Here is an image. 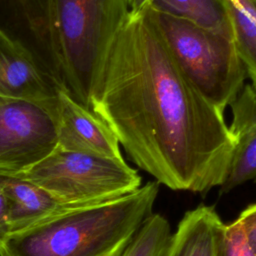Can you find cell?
<instances>
[{
    "label": "cell",
    "mask_w": 256,
    "mask_h": 256,
    "mask_svg": "<svg viewBox=\"0 0 256 256\" xmlns=\"http://www.w3.org/2000/svg\"><path fill=\"white\" fill-rule=\"evenodd\" d=\"M0 96L53 105L56 84H52L32 53L0 29Z\"/></svg>",
    "instance_id": "cell-8"
},
{
    "label": "cell",
    "mask_w": 256,
    "mask_h": 256,
    "mask_svg": "<svg viewBox=\"0 0 256 256\" xmlns=\"http://www.w3.org/2000/svg\"><path fill=\"white\" fill-rule=\"evenodd\" d=\"M16 1H18V2H20V3H27L29 0H16Z\"/></svg>",
    "instance_id": "cell-19"
},
{
    "label": "cell",
    "mask_w": 256,
    "mask_h": 256,
    "mask_svg": "<svg viewBox=\"0 0 256 256\" xmlns=\"http://www.w3.org/2000/svg\"><path fill=\"white\" fill-rule=\"evenodd\" d=\"M10 235V229L7 217V208L3 191L0 186V248Z\"/></svg>",
    "instance_id": "cell-17"
},
{
    "label": "cell",
    "mask_w": 256,
    "mask_h": 256,
    "mask_svg": "<svg viewBox=\"0 0 256 256\" xmlns=\"http://www.w3.org/2000/svg\"><path fill=\"white\" fill-rule=\"evenodd\" d=\"M148 9L128 13L117 32L90 110L156 182L204 194L223 184L234 138L224 112L178 65Z\"/></svg>",
    "instance_id": "cell-1"
},
{
    "label": "cell",
    "mask_w": 256,
    "mask_h": 256,
    "mask_svg": "<svg viewBox=\"0 0 256 256\" xmlns=\"http://www.w3.org/2000/svg\"><path fill=\"white\" fill-rule=\"evenodd\" d=\"M45 27L58 84L90 110L112 42L128 16L124 0H45Z\"/></svg>",
    "instance_id": "cell-3"
},
{
    "label": "cell",
    "mask_w": 256,
    "mask_h": 256,
    "mask_svg": "<svg viewBox=\"0 0 256 256\" xmlns=\"http://www.w3.org/2000/svg\"><path fill=\"white\" fill-rule=\"evenodd\" d=\"M148 10L182 71L208 101L224 112L247 78L233 39L150 7Z\"/></svg>",
    "instance_id": "cell-4"
},
{
    "label": "cell",
    "mask_w": 256,
    "mask_h": 256,
    "mask_svg": "<svg viewBox=\"0 0 256 256\" xmlns=\"http://www.w3.org/2000/svg\"><path fill=\"white\" fill-rule=\"evenodd\" d=\"M230 107L229 129L234 138V149L220 187L222 193L249 181L256 183V89L245 84Z\"/></svg>",
    "instance_id": "cell-9"
},
{
    "label": "cell",
    "mask_w": 256,
    "mask_h": 256,
    "mask_svg": "<svg viewBox=\"0 0 256 256\" xmlns=\"http://www.w3.org/2000/svg\"><path fill=\"white\" fill-rule=\"evenodd\" d=\"M250 1H251V2L254 4V6L256 7V0H250Z\"/></svg>",
    "instance_id": "cell-20"
},
{
    "label": "cell",
    "mask_w": 256,
    "mask_h": 256,
    "mask_svg": "<svg viewBox=\"0 0 256 256\" xmlns=\"http://www.w3.org/2000/svg\"><path fill=\"white\" fill-rule=\"evenodd\" d=\"M236 220L242 228L248 246L256 255V203L247 206Z\"/></svg>",
    "instance_id": "cell-16"
},
{
    "label": "cell",
    "mask_w": 256,
    "mask_h": 256,
    "mask_svg": "<svg viewBox=\"0 0 256 256\" xmlns=\"http://www.w3.org/2000/svg\"><path fill=\"white\" fill-rule=\"evenodd\" d=\"M215 256H256L248 246L237 220L223 224L218 235Z\"/></svg>",
    "instance_id": "cell-15"
},
{
    "label": "cell",
    "mask_w": 256,
    "mask_h": 256,
    "mask_svg": "<svg viewBox=\"0 0 256 256\" xmlns=\"http://www.w3.org/2000/svg\"><path fill=\"white\" fill-rule=\"evenodd\" d=\"M223 224L212 206L201 204L187 211L171 234L162 256H215Z\"/></svg>",
    "instance_id": "cell-11"
},
{
    "label": "cell",
    "mask_w": 256,
    "mask_h": 256,
    "mask_svg": "<svg viewBox=\"0 0 256 256\" xmlns=\"http://www.w3.org/2000/svg\"><path fill=\"white\" fill-rule=\"evenodd\" d=\"M130 15H139L144 13L151 4V0H124Z\"/></svg>",
    "instance_id": "cell-18"
},
{
    "label": "cell",
    "mask_w": 256,
    "mask_h": 256,
    "mask_svg": "<svg viewBox=\"0 0 256 256\" xmlns=\"http://www.w3.org/2000/svg\"><path fill=\"white\" fill-rule=\"evenodd\" d=\"M0 186L6 202L10 234L29 229L51 216L73 208L17 174H0Z\"/></svg>",
    "instance_id": "cell-10"
},
{
    "label": "cell",
    "mask_w": 256,
    "mask_h": 256,
    "mask_svg": "<svg viewBox=\"0 0 256 256\" xmlns=\"http://www.w3.org/2000/svg\"><path fill=\"white\" fill-rule=\"evenodd\" d=\"M150 8L233 39L223 0H151Z\"/></svg>",
    "instance_id": "cell-12"
},
{
    "label": "cell",
    "mask_w": 256,
    "mask_h": 256,
    "mask_svg": "<svg viewBox=\"0 0 256 256\" xmlns=\"http://www.w3.org/2000/svg\"><path fill=\"white\" fill-rule=\"evenodd\" d=\"M57 147L109 158L123 159L112 130L96 114L56 83Z\"/></svg>",
    "instance_id": "cell-7"
},
{
    "label": "cell",
    "mask_w": 256,
    "mask_h": 256,
    "mask_svg": "<svg viewBox=\"0 0 256 256\" xmlns=\"http://www.w3.org/2000/svg\"><path fill=\"white\" fill-rule=\"evenodd\" d=\"M170 236L168 220L161 214L153 213L120 256H162Z\"/></svg>",
    "instance_id": "cell-14"
},
{
    "label": "cell",
    "mask_w": 256,
    "mask_h": 256,
    "mask_svg": "<svg viewBox=\"0 0 256 256\" xmlns=\"http://www.w3.org/2000/svg\"><path fill=\"white\" fill-rule=\"evenodd\" d=\"M17 175L42 187L69 207L117 199L142 186L140 175L124 158H109L59 147Z\"/></svg>",
    "instance_id": "cell-5"
},
{
    "label": "cell",
    "mask_w": 256,
    "mask_h": 256,
    "mask_svg": "<svg viewBox=\"0 0 256 256\" xmlns=\"http://www.w3.org/2000/svg\"><path fill=\"white\" fill-rule=\"evenodd\" d=\"M233 41L247 77L256 89V7L250 0H223Z\"/></svg>",
    "instance_id": "cell-13"
},
{
    "label": "cell",
    "mask_w": 256,
    "mask_h": 256,
    "mask_svg": "<svg viewBox=\"0 0 256 256\" xmlns=\"http://www.w3.org/2000/svg\"><path fill=\"white\" fill-rule=\"evenodd\" d=\"M159 183L120 198L66 209L10 234L0 256H120L153 214Z\"/></svg>",
    "instance_id": "cell-2"
},
{
    "label": "cell",
    "mask_w": 256,
    "mask_h": 256,
    "mask_svg": "<svg viewBox=\"0 0 256 256\" xmlns=\"http://www.w3.org/2000/svg\"><path fill=\"white\" fill-rule=\"evenodd\" d=\"M57 143L55 104L0 96V174L29 169Z\"/></svg>",
    "instance_id": "cell-6"
}]
</instances>
